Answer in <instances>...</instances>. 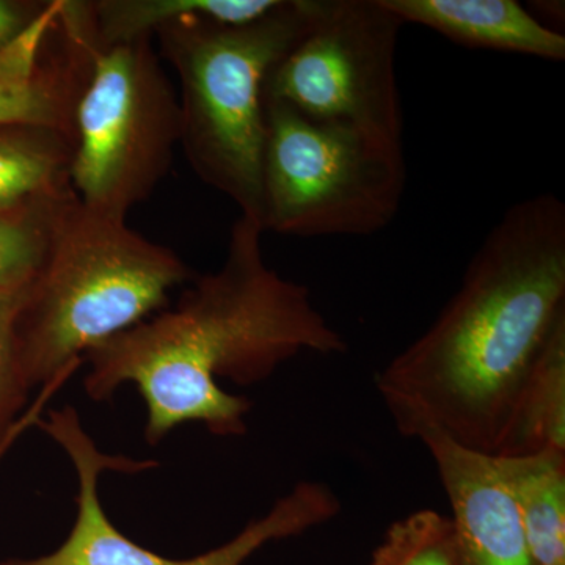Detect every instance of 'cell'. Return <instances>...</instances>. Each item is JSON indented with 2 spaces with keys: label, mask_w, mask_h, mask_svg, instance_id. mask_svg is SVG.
I'll list each match as a JSON object with an SVG mask.
<instances>
[{
  "label": "cell",
  "mask_w": 565,
  "mask_h": 565,
  "mask_svg": "<svg viewBox=\"0 0 565 565\" xmlns=\"http://www.w3.org/2000/svg\"><path fill=\"white\" fill-rule=\"evenodd\" d=\"M565 319V204L509 207L433 326L375 374L407 438L440 434L497 456L527 373Z\"/></svg>",
  "instance_id": "cell-1"
},
{
  "label": "cell",
  "mask_w": 565,
  "mask_h": 565,
  "mask_svg": "<svg viewBox=\"0 0 565 565\" xmlns=\"http://www.w3.org/2000/svg\"><path fill=\"white\" fill-rule=\"evenodd\" d=\"M263 228L241 215L217 273L193 278L173 308L159 311L85 355V392L107 401L134 384L147 404L145 438L158 445L185 423L214 435L247 430L250 403L218 379L253 385L302 352H348V343L311 299L310 289L267 266Z\"/></svg>",
  "instance_id": "cell-2"
},
{
  "label": "cell",
  "mask_w": 565,
  "mask_h": 565,
  "mask_svg": "<svg viewBox=\"0 0 565 565\" xmlns=\"http://www.w3.org/2000/svg\"><path fill=\"white\" fill-rule=\"evenodd\" d=\"M195 274L126 221L66 200L46 262L13 318L28 384L66 379L88 352L161 311Z\"/></svg>",
  "instance_id": "cell-3"
},
{
  "label": "cell",
  "mask_w": 565,
  "mask_h": 565,
  "mask_svg": "<svg viewBox=\"0 0 565 565\" xmlns=\"http://www.w3.org/2000/svg\"><path fill=\"white\" fill-rule=\"evenodd\" d=\"M319 0H280L244 25L185 20L156 32L180 81L181 147L196 177L241 215L262 217L264 84L318 13ZM262 225V223H259Z\"/></svg>",
  "instance_id": "cell-4"
},
{
  "label": "cell",
  "mask_w": 565,
  "mask_h": 565,
  "mask_svg": "<svg viewBox=\"0 0 565 565\" xmlns=\"http://www.w3.org/2000/svg\"><path fill=\"white\" fill-rule=\"evenodd\" d=\"M263 232L371 236L396 217L407 184L403 143L303 117L264 99Z\"/></svg>",
  "instance_id": "cell-5"
},
{
  "label": "cell",
  "mask_w": 565,
  "mask_h": 565,
  "mask_svg": "<svg viewBox=\"0 0 565 565\" xmlns=\"http://www.w3.org/2000/svg\"><path fill=\"white\" fill-rule=\"evenodd\" d=\"M180 143V98L152 39L99 44L74 117L77 200L126 221L170 173Z\"/></svg>",
  "instance_id": "cell-6"
},
{
  "label": "cell",
  "mask_w": 565,
  "mask_h": 565,
  "mask_svg": "<svg viewBox=\"0 0 565 565\" xmlns=\"http://www.w3.org/2000/svg\"><path fill=\"white\" fill-rule=\"evenodd\" d=\"M403 21L382 0H319L311 28L270 70L264 99L403 143L396 51Z\"/></svg>",
  "instance_id": "cell-7"
},
{
  "label": "cell",
  "mask_w": 565,
  "mask_h": 565,
  "mask_svg": "<svg viewBox=\"0 0 565 565\" xmlns=\"http://www.w3.org/2000/svg\"><path fill=\"white\" fill-rule=\"evenodd\" d=\"M41 427L62 446L76 468L79 484L76 520L68 537L50 555L33 559L14 557L0 565H243L269 542L307 533L341 512L340 500L329 486L300 482L266 515L253 520L226 544L191 559H170L122 534L110 522L98 494V479L104 471L134 473L154 467V462L103 455L70 405L51 412L46 422H41Z\"/></svg>",
  "instance_id": "cell-8"
},
{
  "label": "cell",
  "mask_w": 565,
  "mask_h": 565,
  "mask_svg": "<svg viewBox=\"0 0 565 565\" xmlns=\"http://www.w3.org/2000/svg\"><path fill=\"white\" fill-rule=\"evenodd\" d=\"M43 11L0 51V126L33 125L74 137V117L98 41L79 18Z\"/></svg>",
  "instance_id": "cell-9"
},
{
  "label": "cell",
  "mask_w": 565,
  "mask_h": 565,
  "mask_svg": "<svg viewBox=\"0 0 565 565\" xmlns=\"http://www.w3.org/2000/svg\"><path fill=\"white\" fill-rule=\"evenodd\" d=\"M451 504L456 565H530L525 535L494 456L440 434L419 438Z\"/></svg>",
  "instance_id": "cell-10"
},
{
  "label": "cell",
  "mask_w": 565,
  "mask_h": 565,
  "mask_svg": "<svg viewBox=\"0 0 565 565\" xmlns=\"http://www.w3.org/2000/svg\"><path fill=\"white\" fill-rule=\"evenodd\" d=\"M403 24L424 25L471 50L565 61V36L515 0H382Z\"/></svg>",
  "instance_id": "cell-11"
},
{
  "label": "cell",
  "mask_w": 565,
  "mask_h": 565,
  "mask_svg": "<svg viewBox=\"0 0 565 565\" xmlns=\"http://www.w3.org/2000/svg\"><path fill=\"white\" fill-rule=\"evenodd\" d=\"M494 459L516 505L530 565H565V452Z\"/></svg>",
  "instance_id": "cell-12"
},
{
  "label": "cell",
  "mask_w": 565,
  "mask_h": 565,
  "mask_svg": "<svg viewBox=\"0 0 565 565\" xmlns=\"http://www.w3.org/2000/svg\"><path fill=\"white\" fill-rule=\"evenodd\" d=\"M565 452V319L527 373L498 457Z\"/></svg>",
  "instance_id": "cell-13"
},
{
  "label": "cell",
  "mask_w": 565,
  "mask_h": 565,
  "mask_svg": "<svg viewBox=\"0 0 565 565\" xmlns=\"http://www.w3.org/2000/svg\"><path fill=\"white\" fill-rule=\"evenodd\" d=\"M74 137L46 126H0V211L71 189Z\"/></svg>",
  "instance_id": "cell-14"
},
{
  "label": "cell",
  "mask_w": 565,
  "mask_h": 565,
  "mask_svg": "<svg viewBox=\"0 0 565 565\" xmlns=\"http://www.w3.org/2000/svg\"><path fill=\"white\" fill-rule=\"evenodd\" d=\"M280 0H95L90 2L102 46L152 39L185 20L244 25L266 17Z\"/></svg>",
  "instance_id": "cell-15"
},
{
  "label": "cell",
  "mask_w": 565,
  "mask_h": 565,
  "mask_svg": "<svg viewBox=\"0 0 565 565\" xmlns=\"http://www.w3.org/2000/svg\"><path fill=\"white\" fill-rule=\"evenodd\" d=\"M73 189L0 211V307L18 310L46 262Z\"/></svg>",
  "instance_id": "cell-16"
},
{
  "label": "cell",
  "mask_w": 565,
  "mask_h": 565,
  "mask_svg": "<svg viewBox=\"0 0 565 565\" xmlns=\"http://www.w3.org/2000/svg\"><path fill=\"white\" fill-rule=\"evenodd\" d=\"M371 565H456L451 520L430 509L397 520L375 548Z\"/></svg>",
  "instance_id": "cell-17"
},
{
  "label": "cell",
  "mask_w": 565,
  "mask_h": 565,
  "mask_svg": "<svg viewBox=\"0 0 565 565\" xmlns=\"http://www.w3.org/2000/svg\"><path fill=\"white\" fill-rule=\"evenodd\" d=\"M14 313L17 310L0 307V456L20 433L22 422H18V415L31 390L14 343Z\"/></svg>",
  "instance_id": "cell-18"
},
{
  "label": "cell",
  "mask_w": 565,
  "mask_h": 565,
  "mask_svg": "<svg viewBox=\"0 0 565 565\" xmlns=\"http://www.w3.org/2000/svg\"><path fill=\"white\" fill-rule=\"evenodd\" d=\"M44 3L21 6V3L0 0V51L11 43L43 11Z\"/></svg>",
  "instance_id": "cell-19"
}]
</instances>
